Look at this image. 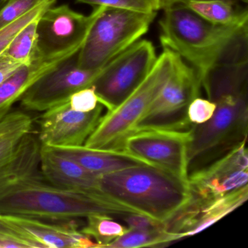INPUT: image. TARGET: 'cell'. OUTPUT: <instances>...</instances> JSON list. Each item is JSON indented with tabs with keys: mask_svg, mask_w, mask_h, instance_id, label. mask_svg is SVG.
Segmentation results:
<instances>
[{
	"mask_svg": "<svg viewBox=\"0 0 248 248\" xmlns=\"http://www.w3.org/2000/svg\"><path fill=\"white\" fill-rule=\"evenodd\" d=\"M97 175H105L139 165H148L124 151L101 150L84 146L50 147Z\"/></svg>",
	"mask_w": 248,
	"mask_h": 248,
	"instance_id": "obj_18",
	"label": "cell"
},
{
	"mask_svg": "<svg viewBox=\"0 0 248 248\" xmlns=\"http://www.w3.org/2000/svg\"><path fill=\"white\" fill-rule=\"evenodd\" d=\"M103 111L101 104L93 111L80 112L71 108L69 100L61 103L36 119L39 140L50 147L82 146L99 124Z\"/></svg>",
	"mask_w": 248,
	"mask_h": 248,
	"instance_id": "obj_12",
	"label": "cell"
},
{
	"mask_svg": "<svg viewBox=\"0 0 248 248\" xmlns=\"http://www.w3.org/2000/svg\"><path fill=\"white\" fill-rule=\"evenodd\" d=\"M175 58V53L163 48L147 77L118 107L103 115L84 146L101 150L123 151L124 139L133 133L135 126L170 76Z\"/></svg>",
	"mask_w": 248,
	"mask_h": 248,
	"instance_id": "obj_5",
	"label": "cell"
},
{
	"mask_svg": "<svg viewBox=\"0 0 248 248\" xmlns=\"http://www.w3.org/2000/svg\"><path fill=\"white\" fill-rule=\"evenodd\" d=\"M5 223V220H4L3 217H2V215H0V226H2Z\"/></svg>",
	"mask_w": 248,
	"mask_h": 248,
	"instance_id": "obj_36",
	"label": "cell"
},
{
	"mask_svg": "<svg viewBox=\"0 0 248 248\" xmlns=\"http://www.w3.org/2000/svg\"><path fill=\"white\" fill-rule=\"evenodd\" d=\"M160 43L192 66L200 79L210 69L248 62V22L212 24L179 3L165 10Z\"/></svg>",
	"mask_w": 248,
	"mask_h": 248,
	"instance_id": "obj_1",
	"label": "cell"
},
{
	"mask_svg": "<svg viewBox=\"0 0 248 248\" xmlns=\"http://www.w3.org/2000/svg\"><path fill=\"white\" fill-rule=\"evenodd\" d=\"M179 240L177 235L166 229L151 230H130L116 239L104 248H139L165 247Z\"/></svg>",
	"mask_w": 248,
	"mask_h": 248,
	"instance_id": "obj_21",
	"label": "cell"
},
{
	"mask_svg": "<svg viewBox=\"0 0 248 248\" xmlns=\"http://www.w3.org/2000/svg\"><path fill=\"white\" fill-rule=\"evenodd\" d=\"M156 14L106 8L95 20L78 53V67L93 70L105 66L140 40L149 31Z\"/></svg>",
	"mask_w": 248,
	"mask_h": 248,
	"instance_id": "obj_6",
	"label": "cell"
},
{
	"mask_svg": "<svg viewBox=\"0 0 248 248\" xmlns=\"http://www.w3.org/2000/svg\"><path fill=\"white\" fill-rule=\"evenodd\" d=\"M130 230H151V229H165L164 222L155 220L146 215L140 213H130L120 216Z\"/></svg>",
	"mask_w": 248,
	"mask_h": 248,
	"instance_id": "obj_31",
	"label": "cell"
},
{
	"mask_svg": "<svg viewBox=\"0 0 248 248\" xmlns=\"http://www.w3.org/2000/svg\"><path fill=\"white\" fill-rule=\"evenodd\" d=\"M69 102L72 109L80 112L93 111L100 104L93 87L77 91L69 97Z\"/></svg>",
	"mask_w": 248,
	"mask_h": 248,
	"instance_id": "obj_28",
	"label": "cell"
},
{
	"mask_svg": "<svg viewBox=\"0 0 248 248\" xmlns=\"http://www.w3.org/2000/svg\"><path fill=\"white\" fill-rule=\"evenodd\" d=\"M32 130L34 129H21L0 138V166L14 155L23 136Z\"/></svg>",
	"mask_w": 248,
	"mask_h": 248,
	"instance_id": "obj_30",
	"label": "cell"
},
{
	"mask_svg": "<svg viewBox=\"0 0 248 248\" xmlns=\"http://www.w3.org/2000/svg\"><path fill=\"white\" fill-rule=\"evenodd\" d=\"M22 65L24 64L13 59L5 52L0 55V85L15 73Z\"/></svg>",
	"mask_w": 248,
	"mask_h": 248,
	"instance_id": "obj_32",
	"label": "cell"
},
{
	"mask_svg": "<svg viewBox=\"0 0 248 248\" xmlns=\"http://www.w3.org/2000/svg\"><path fill=\"white\" fill-rule=\"evenodd\" d=\"M4 220L36 248H98L96 242L80 232L79 219L41 220L23 216L2 215Z\"/></svg>",
	"mask_w": 248,
	"mask_h": 248,
	"instance_id": "obj_15",
	"label": "cell"
},
{
	"mask_svg": "<svg viewBox=\"0 0 248 248\" xmlns=\"http://www.w3.org/2000/svg\"><path fill=\"white\" fill-rule=\"evenodd\" d=\"M202 88L197 71L175 53L170 76L133 132L146 129L191 130L194 124L188 120V107L193 100L200 97Z\"/></svg>",
	"mask_w": 248,
	"mask_h": 248,
	"instance_id": "obj_7",
	"label": "cell"
},
{
	"mask_svg": "<svg viewBox=\"0 0 248 248\" xmlns=\"http://www.w3.org/2000/svg\"><path fill=\"white\" fill-rule=\"evenodd\" d=\"M248 91L220 95L213 117L191 130L187 154V173L217 160L247 141L248 131Z\"/></svg>",
	"mask_w": 248,
	"mask_h": 248,
	"instance_id": "obj_4",
	"label": "cell"
},
{
	"mask_svg": "<svg viewBox=\"0 0 248 248\" xmlns=\"http://www.w3.org/2000/svg\"><path fill=\"white\" fill-rule=\"evenodd\" d=\"M75 2L93 7H105L144 14L157 12L154 0H75Z\"/></svg>",
	"mask_w": 248,
	"mask_h": 248,
	"instance_id": "obj_25",
	"label": "cell"
},
{
	"mask_svg": "<svg viewBox=\"0 0 248 248\" xmlns=\"http://www.w3.org/2000/svg\"><path fill=\"white\" fill-rule=\"evenodd\" d=\"M216 108L215 103L210 100L197 97L191 101L188 107V120L192 124H203L213 117Z\"/></svg>",
	"mask_w": 248,
	"mask_h": 248,
	"instance_id": "obj_27",
	"label": "cell"
},
{
	"mask_svg": "<svg viewBox=\"0 0 248 248\" xmlns=\"http://www.w3.org/2000/svg\"><path fill=\"white\" fill-rule=\"evenodd\" d=\"M77 56L63 61L31 85L20 99L22 109L43 112L68 101L77 91L92 87L104 66L93 70L80 69Z\"/></svg>",
	"mask_w": 248,
	"mask_h": 248,
	"instance_id": "obj_11",
	"label": "cell"
},
{
	"mask_svg": "<svg viewBox=\"0 0 248 248\" xmlns=\"http://www.w3.org/2000/svg\"><path fill=\"white\" fill-rule=\"evenodd\" d=\"M248 198V185L213 200L191 197L185 205L164 222L165 229L177 235L179 240L196 234L242 205Z\"/></svg>",
	"mask_w": 248,
	"mask_h": 248,
	"instance_id": "obj_14",
	"label": "cell"
},
{
	"mask_svg": "<svg viewBox=\"0 0 248 248\" xmlns=\"http://www.w3.org/2000/svg\"><path fill=\"white\" fill-rule=\"evenodd\" d=\"M36 248L31 241L20 234L5 222V224L0 226V248Z\"/></svg>",
	"mask_w": 248,
	"mask_h": 248,
	"instance_id": "obj_29",
	"label": "cell"
},
{
	"mask_svg": "<svg viewBox=\"0 0 248 248\" xmlns=\"http://www.w3.org/2000/svg\"><path fill=\"white\" fill-rule=\"evenodd\" d=\"M86 218V223L80 232L93 239L98 248H104L129 230L127 226L115 221L109 215L93 214Z\"/></svg>",
	"mask_w": 248,
	"mask_h": 248,
	"instance_id": "obj_22",
	"label": "cell"
},
{
	"mask_svg": "<svg viewBox=\"0 0 248 248\" xmlns=\"http://www.w3.org/2000/svg\"><path fill=\"white\" fill-rule=\"evenodd\" d=\"M105 7H95L88 16L68 5L50 6L37 21V53L40 58L72 57L85 43L95 20Z\"/></svg>",
	"mask_w": 248,
	"mask_h": 248,
	"instance_id": "obj_9",
	"label": "cell"
},
{
	"mask_svg": "<svg viewBox=\"0 0 248 248\" xmlns=\"http://www.w3.org/2000/svg\"><path fill=\"white\" fill-rule=\"evenodd\" d=\"M246 142L188 176L191 197L210 200L248 185Z\"/></svg>",
	"mask_w": 248,
	"mask_h": 248,
	"instance_id": "obj_13",
	"label": "cell"
},
{
	"mask_svg": "<svg viewBox=\"0 0 248 248\" xmlns=\"http://www.w3.org/2000/svg\"><path fill=\"white\" fill-rule=\"evenodd\" d=\"M14 130V124L9 118H4L0 120V138L9 134Z\"/></svg>",
	"mask_w": 248,
	"mask_h": 248,
	"instance_id": "obj_34",
	"label": "cell"
},
{
	"mask_svg": "<svg viewBox=\"0 0 248 248\" xmlns=\"http://www.w3.org/2000/svg\"><path fill=\"white\" fill-rule=\"evenodd\" d=\"M182 0H154L156 11H165L174 5L181 3Z\"/></svg>",
	"mask_w": 248,
	"mask_h": 248,
	"instance_id": "obj_33",
	"label": "cell"
},
{
	"mask_svg": "<svg viewBox=\"0 0 248 248\" xmlns=\"http://www.w3.org/2000/svg\"><path fill=\"white\" fill-rule=\"evenodd\" d=\"M191 130H137L124 139L123 151L188 182L187 154L191 140Z\"/></svg>",
	"mask_w": 248,
	"mask_h": 248,
	"instance_id": "obj_10",
	"label": "cell"
},
{
	"mask_svg": "<svg viewBox=\"0 0 248 248\" xmlns=\"http://www.w3.org/2000/svg\"><path fill=\"white\" fill-rule=\"evenodd\" d=\"M240 1H242V2H248V0H240Z\"/></svg>",
	"mask_w": 248,
	"mask_h": 248,
	"instance_id": "obj_37",
	"label": "cell"
},
{
	"mask_svg": "<svg viewBox=\"0 0 248 248\" xmlns=\"http://www.w3.org/2000/svg\"><path fill=\"white\" fill-rule=\"evenodd\" d=\"M157 56L152 42L140 40L104 66L92 87L108 111L118 107L147 77Z\"/></svg>",
	"mask_w": 248,
	"mask_h": 248,
	"instance_id": "obj_8",
	"label": "cell"
},
{
	"mask_svg": "<svg viewBox=\"0 0 248 248\" xmlns=\"http://www.w3.org/2000/svg\"><path fill=\"white\" fill-rule=\"evenodd\" d=\"M8 0H0V10L2 9L4 6H5V4L7 3Z\"/></svg>",
	"mask_w": 248,
	"mask_h": 248,
	"instance_id": "obj_35",
	"label": "cell"
},
{
	"mask_svg": "<svg viewBox=\"0 0 248 248\" xmlns=\"http://www.w3.org/2000/svg\"><path fill=\"white\" fill-rule=\"evenodd\" d=\"M181 4L208 22L233 25L248 22L247 9H236L232 0H182Z\"/></svg>",
	"mask_w": 248,
	"mask_h": 248,
	"instance_id": "obj_20",
	"label": "cell"
},
{
	"mask_svg": "<svg viewBox=\"0 0 248 248\" xmlns=\"http://www.w3.org/2000/svg\"><path fill=\"white\" fill-rule=\"evenodd\" d=\"M42 144L37 133H25L11 157L0 166V198L32 183L46 181L40 170Z\"/></svg>",
	"mask_w": 248,
	"mask_h": 248,
	"instance_id": "obj_16",
	"label": "cell"
},
{
	"mask_svg": "<svg viewBox=\"0 0 248 248\" xmlns=\"http://www.w3.org/2000/svg\"><path fill=\"white\" fill-rule=\"evenodd\" d=\"M46 0H8L0 10V30L16 21Z\"/></svg>",
	"mask_w": 248,
	"mask_h": 248,
	"instance_id": "obj_26",
	"label": "cell"
},
{
	"mask_svg": "<svg viewBox=\"0 0 248 248\" xmlns=\"http://www.w3.org/2000/svg\"><path fill=\"white\" fill-rule=\"evenodd\" d=\"M67 59L69 58H39L30 64L22 65L2 82L0 85V120L11 112L13 105L20 101L31 85Z\"/></svg>",
	"mask_w": 248,
	"mask_h": 248,
	"instance_id": "obj_19",
	"label": "cell"
},
{
	"mask_svg": "<svg viewBox=\"0 0 248 248\" xmlns=\"http://www.w3.org/2000/svg\"><path fill=\"white\" fill-rule=\"evenodd\" d=\"M40 170L48 184L68 191L104 194L100 189V175L93 173L79 164L42 145Z\"/></svg>",
	"mask_w": 248,
	"mask_h": 248,
	"instance_id": "obj_17",
	"label": "cell"
},
{
	"mask_svg": "<svg viewBox=\"0 0 248 248\" xmlns=\"http://www.w3.org/2000/svg\"><path fill=\"white\" fill-rule=\"evenodd\" d=\"M99 186L112 200L162 222L191 198L187 181L148 165L100 175Z\"/></svg>",
	"mask_w": 248,
	"mask_h": 248,
	"instance_id": "obj_2",
	"label": "cell"
},
{
	"mask_svg": "<svg viewBox=\"0 0 248 248\" xmlns=\"http://www.w3.org/2000/svg\"><path fill=\"white\" fill-rule=\"evenodd\" d=\"M56 0H46L21 18L0 30V55L9 47L16 36L31 21L40 17L47 8L53 6Z\"/></svg>",
	"mask_w": 248,
	"mask_h": 248,
	"instance_id": "obj_24",
	"label": "cell"
},
{
	"mask_svg": "<svg viewBox=\"0 0 248 248\" xmlns=\"http://www.w3.org/2000/svg\"><path fill=\"white\" fill-rule=\"evenodd\" d=\"M40 17L26 26L5 51L8 56L23 64H30L40 58L37 53V21Z\"/></svg>",
	"mask_w": 248,
	"mask_h": 248,
	"instance_id": "obj_23",
	"label": "cell"
},
{
	"mask_svg": "<svg viewBox=\"0 0 248 248\" xmlns=\"http://www.w3.org/2000/svg\"><path fill=\"white\" fill-rule=\"evenodd\" d=\"M141 213L104 194H91L57 188L46 181L32 183L0 198V215L41 220H72L91 215L122 216Z\"/></svg>",
	"mask_w": 248,
	"mask_h": 248,
	"instance_id": "obj_3",
	"label": "cell"
}]
</instances>
